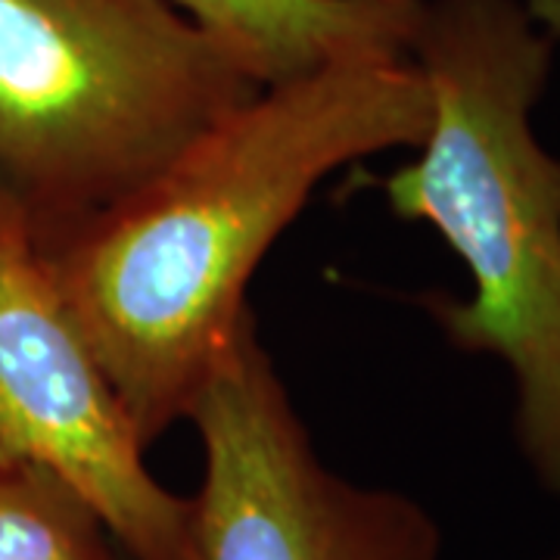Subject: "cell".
I'll return each mask as SVG.
<instances>
[{
  "label": "cell",
  "instance_id": "obj_1",
  "mask_svg": "<svg viewBox=\"0 0 560 560\" xmlns=\"http://www.w3.org/2000/svg\"><path fill=\"white\" fill-rule=\"evenodd\" d=\"M427 128L411 57L334 62L259 88L131 197L38 243L147 448L187 420L312 194L352 162L418 150Z\"/></svg>",
  "mask_w": 560,
  "mask_h": 560
},
{
  "label": "cell",
  "instance_id": "obj_2",
  "mask_svg": "<svg viewBox=\"0 0 560 560\" xmlns=\"http://www.w3.org/2000/svg\"><path fill=\"white\" fill-rule=\"evenodd\" d=\"M411 60L430 91L418 156L383 178L393 215L430 224L470 296L418 302L458 352L514 381V442L560 499V156L536 131L555 40L523 0H427Z\"/></svg>",
  "mask_w": 560,
  "mask_h": 560
},
{
  "label": "cell",
  "instance_id": "obj_3",
  "mask_svg": "<svg viewBox=\"0 0 560 560\" xmlns=\"http://www.w3.org/2000/svg\"><path fill=\"white\" fill-rule=\"evenodd\" d=\"M259 88L168 0H0V202L54 241Z\"/></svg>",
  "mask_w": 560,
  "mask_h": 560
},
{
  "label": "cell",
  "instance_id": "obj_4",
  "mask_svg": "<svg viewBox=\"0 0 560 560\" xmlns=\"http://www.w3.org/2000/svg\"><path fill=\"white\" fill-rule=\"evenodd\" d=\"M187 423L202 452L194 560H442L440 523L418 499L324 464L256 315L215 355Z\"/></svg>",
  "mask_w": 560,
  "mask_h": 560
},
{
  "label": "cell",
  "instance_id": "obj_5",
  "mask_svg": "<svg viewBox=\"0 0 560 560\" xmlns=\"http://www.w3.org/2000/svg\"><path fill=\"white\" fill-rule=\"evenodd\" d=\"M0 467H40L88 501L131 560H194L190 499L147 445L50 278L28 224L0 202Z\"/></svg>",
  "mask_w": 560,
  "mask_h": 560
},
{
  "label": "cell",
  "instance_id": "obj_6",
  "mask_svg": "<svg viewBox=\"0 0 560 560\" xmlns=\"http://www.w3.org/2000/svg\"><path fill=\"white\" fill-rule=\"evenodd\" d=\"M256 84L364 57H411L427 0H168Z\"/></svg>",
  "mask_w": 560,
  "mask_h": 560
},
{
  "label": "cell",
  "instance_id": "obj_7",
  "mask_svg": "<svg viewBox=\"0 0 560 560\" xmlns=\"http://www.w3.org/2000/svg\"><path fill=\"white\" fill-rule=\"evenodd\" d=\"M0 560H121V551L57 474L0 467Z\"/></svg>",
  "mask_w": 560,
  "mask_h": 560
},
{
  "label": "cell",
  "instance_id": "obj_8",
  "mask_svg": "<svg viewBox=\"0 0 560 560\" xmlns=\"http://www.w3.org/2000/svg\"><path fill=\"white\" fill-rule=\"evenodd\" d=\"M529 16L536 20L541 32L558 44L560 40V0H523Z\"/></svg>",
  "mask_w": 560,
  "mask_h": 560
},
{
  "label": "cell",
  "instance_id": "obj_9",
  "mask_svg": "<svg viewBox=\"0 0 560 560\" xmlns=\"http://www.w3.org/2000/svg\"><path fill=\"white\" fill-rule=\"evenodd\" d=\"M551 560H560V555H555V558H551Z\"/></svg>",
  "mask_w": 560,
  "mask_h": 560
},
{
  "label": "cell",
  "instance_id": "obj_10",
  "mask_svg": "<svg viewBox=\"0 0 560 560\" xmlns=\"http://www.w3.org/2000/svg\"><path fill=\"white\" fill-rule=\"evenodd\" d=\"M121 560H131V558H125V555H121Z\"/></svg>",
  "mask_w": 560,
  "mask_h": 560
}]
</instances>
